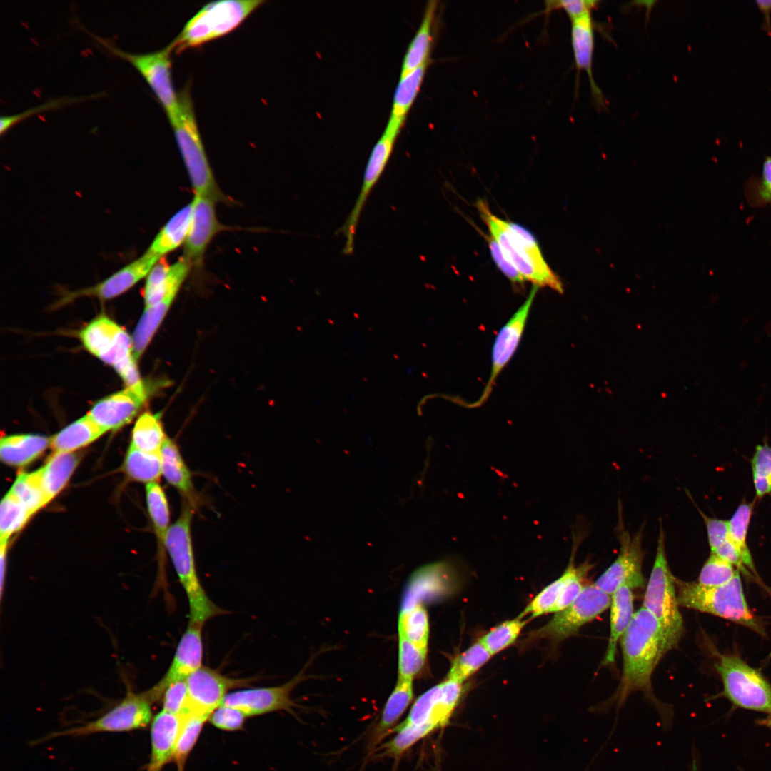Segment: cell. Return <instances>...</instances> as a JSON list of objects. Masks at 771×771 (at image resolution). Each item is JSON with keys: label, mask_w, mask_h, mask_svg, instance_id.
<instances>
[{"label": "cell", "mask_w": 771, "mask_h": 771, "mask_svg": "<svg viewBox=\"0 0 771 771\" xmlns=\"http://www.w3.org/2000/svg\"><path fill=\"white\" fill-rule=\"evenodd\" d=\"M161 474L166 480L181 495L183 503L194 510L201 503L196 490L191 473L184 461L177 445L166 438L160 451Z\"/></svg>", "instance_id": "obj_25"}, {"label": "cell", "mask_w": 771, "mask_h": 771, "mask_svg": "<svg viewBox=\"0 0 771 771\" xmlns=\"http://www.w3.org/2000/svg\"><path fill=\"white\" fill-rule=\"evenodd\" d=\"M427 66L428 64H424L400 76L394 94L390 116L384 131L398 136L420 89Z\"/></svg>", "instance_id": "obj_28"}, {"label": "cell", "mask_w": 771, "mask_h": 771, "mask_svg": "<svg viewBox=\"0 0 771 771\" xmlns=\"http://www.w3.org/2000/svg\"><path fill=\"white\" fill-rule=\"evenodd\" d=\"M768 724H769L770 725H771V719H770V720H768Z\"/></svg>", "instance_id": "obj_60"}, {"label": "cell", "mask_w": 771, "mask_h": 771, "mask_svg": "<svg viewBox=\"0 0 771 771\" xmlns=\"http://www.w3.org/2000/svg\"><path fill=\"white\" fill-rule=\"evenodd\" d=\"M146 498L148 515L156 534L160 558L166 553V536L170 528L168 502L158 482L146 484Z\"/></svg>", "instance_id": "obj_34"}, {"label": "cell", "mask_w": 771, "mask_h": 771, "mask_svg": "<svg viewBox=\"0 0 771 771\" xmlns=\"http://www.w3.org/2000/svg\"><path fill=\"white\" fill-rule=\"evenodd\" d=\"M413 697V681L398 680L383 707L378 722L371 732L368 742L370 750H376L383 739L392 732L410 704Z\"/></svg>", "instance_id": "obj_26"}, {"label": "cell", "mask_w": 771, "mask_h": 771, "mask_svg": "<svg viewBox=\"0 0 771 771\" xmlns=\"http://www.w3.org/2000/svg\"><path fill=\"white\" fill-rule=\"evenodd\" d=\"M634 598L627 585L619 587L610 595V637L602 665L615 662L617 642L627 630L634 615Z\"/></svg>", "instance_id": "obj_27"}, {"label": "cell", "mask_w": 771, "mask_h": 771, "mask_svg": "<svg viewBox=\"0 0 771 771\" xmlns=\"http://www.w3.org/2000/svg\"><path fill=\"white\" fill-rule=\"evenodd\" d=\"M106 433L87 413L50 438L54 452L74 453Z\"/></svg>", "instance_id": "obj_33"}, {"label": "cell", "mask_w": 771, "mask_h": 771, "mask_svg": "<svg viewBox=\"0 0 771 771\" xmlns=\"http://www.w3.org/2000/svg\"><path fill=\"white\" fill-rule=\"evenodd\" d=\"M724 692L735 705L771 713V685L762 674L735 655H721L715 664Z\"/></svg>", "instance_id": "obj_11"}, {"label": "cell", "mask_w": 771, "mask_h": 771, "mask_svg": "<svg viewBox=\"0 0 771 771\" xmlns=\"http://www.w3.org/2000/svg\"><path fill=\"white\" fill-rule=\"evenodd\" d=\"M250 679L224 676L208 667L201 666L186 679L189 710L210 717L218 707L228 691L248 684Z\"/></svg>", "instance_id": "obj_17"}, {"label": "cell", "mask_w": 771, "mask_h": 771, "mask_svg": "<svg viewBox=\"0 0 771 771\" xmlns=\"http://www.w3.org/2000/svg\"><path fill=\"white\" fill-rule=\"evenodd\" d=\"M170 264L161 258L147 275L143 288L145 308H151L164 296L168 285Z\"/></svg>", "instance_id": "obj_49"}, {"label": "cell", "mask_w": 771, "mask_h": 771, "mask_svg": "<svg viewBox=\"0 0 771 771\" xmlns=\"http://www.w3.org/2000/svg\"><path fill=\"white\" fill-rule=\"evenodd\" d=\"M610 595L594 584L585 585L578 598L567 608L555 613L553 618L535 631L534 638L563 640L585 624L593 620L608 608Z\"/></svg>", "instance_id": "obj_12"}, {"label": "cell", "mask_w": 771, "mask_h": 771, "mask_svg": "<svg viewBox=\"0 0 771 771\" xmlns=\"http://www.w3.org/2000/svg\"><path fill=\"white\" fill-rule=\"evenodd\" d=\"M491 655L478 640L453 660L447 678L463 683L479 670Z\"/></svg>", "instance_id": "obj_43"}, {"label": "cell", "mask_w": 771, "mask_h": 771, "mask_svg": "<svg viewBox=\"0 0 771 771\" xmlns=\"http://www.w3.org/2000/svg\"><path fill=\"white\" fill-rule=\"evenodd\" d=\"M202 627L195 624L188 625L164 676L153 687L144 692L151 703L161 700L164 691L171 684L186 680L202 666Z\"/></svg>", "instance_id": "obj_18"}, {"label": "cell", "mask_w": 771, "mask_h": 771, "mask_svg": "<svg viewBox=\"0 0 771 771\" xmlns=\"http://www.w3.org/2000/svg\"><path fill=\"white\" fill-rule=\"evenodd\" d=\"M737 570L735 566L711 553L700 572L697 583L707 587L720 586L730 581Z\"/></svg>", "instance_id": "obj_50"}, {"label": "cell", "mask_w": 771, "mask_h": 771, "mask_svg": "<svg viewBox=\"0 0 771 771\" xmlns=\"http://www.w3.org/2000/svg\"><path fill=\"white\" fill-rule=\"evenodd\" d=\"M166 438L159 415L146 412L133 426L131 445L143 452L160 453Z\"/></svg>", "instance_id": "obj_36"}, {"label": "cell", "mask_w": 771, "mask_h": 771, "mask_svg": "<svg viewBox=\"0 0 771 771\" xmlns=\"http://www.w3.org/2000/svg\"><path fill=\"white\" fill-rule=\"evenodd\" d=\"M194 512L183 503L179 516L169 528L166 550L188 598V624L203 626L207 620L224 612L209 598L197 574L191 535Z\"/></svg>", "instance_id": "obj_3"}, {"label": "cell", "mask_w": 771, "mask_h": 771, "mask_svg": "<svg viewBox=\"0 0 771 771\" xmlns=\"http://www.w3.org/2000/svg\"><path fill=\"white\" fill-rule=\"evenodd\" d=\"M9 492L31 515L49 503L38 470L32 473H20Z\"/></svg>", "instance_id": "obj_40"}, {"label": "cell", "mask_w": 771, "mask_h": 771, "mask_svg": "<svg viewBox=\"0 0 771 771\" xmlns=\"http://www.w3.org/2000/svg\"><path fill=\"white\" fill-rule=\"evenodd\" d=\"M771 494V493H770Z\"/></svg>", "instance_id": "obj_61"}, {"label": "cell", "mask_w": 771, "mask_h": 771, "mask_svg": "<svg viewBox=\"0 0 771 771\" xmlns=\"http://www.w3.org/2000/svg\"><path fill=\"white\" fill-rule=\"evenodd\" d=\"M580 541L577 536L573 543V551L569 564L564 573L555 580L543 588L527 605L525 610L519 615L523 618L530 615L532 618L538 617L550 612L551 608L555 603L560 593L575 575L578 567L575 566L574 557Z\"/></svg>", "instance_id": "obj_35"}, {"label": "cell", "mask_w": 771, "mask_h": 771, "mask_svg": "<svg viewBox=\"0 0 771 771\" xmlns=\"http://www.w3.org/2000/svg\"><path fill=\"white\" fill-rule=\"evenodd\" d=\"M179 108L170 122L194 194L224 201L209 163L198 129L189 87L178 92Z\"/></svg>", "instance_id": "obj_4"}, {"label": "cell", "mask_w": 771, "mask_h": 771, "mask_svg": "<svg viewBox=\"0 0 771 771\" xmlns=\"http://www.w3.org/2000/svg\"><path fill=\"white\" fill-rule=\"evenodd\" d=\"M191 268V263L184 256L170 265L168 285L164 296L153 306L144 309L133 333V351L136 361L163 320Z\"/></svg>", "instance_id": "obj_16"}, {"label": "cell", "mask_w": 771, "mask_h": 771, "mask_svg": "<svg viewBox=\"0 0 771 771\" xmlns=\"http://www.w3.org/2000/svg\"><path fill=\"white\" fill-rule=\"evenodd\" d=\"M620 640L623 672L614 697L616 703L623 705L630 694L639 691L657 704L652 695L651 678L659 661L667 652L657 620L642 606L634 613Z\"/></svg>", "instance_id": "obj_1"}, {"label": "cell", "mask_w": 771, "mask_h": 771, "mask_svg": "<svg viewBox=\"0 0 771 771\" xmlns=\"http://www.w3.org/2000/svg\"><path fill=\"white\" fill-rule=\"evenodd\" d=\"M32 515L29 510L9 492L0 505V543L7 545L11 536L20 530Z\"/></svg>", "instance_id": "obj_42"}, {"label": "cell", "mask_w": 771, "mask_h": 771, "mask_svg": "<svg viewBox=\"0 0 771 771\" xmlns=\"http://www.w3.org/2000/svg\"><path fill=\"white\" fill-rule=\"evenodd\" d=\"M163 710L178 716L190 712L186 680H179L167 687L161 697Z\"/></svg>", "instance_id": "obj_51"}, {"label": "cell", "mask_w": 771, "mask_h": 771, "mask_svg": "<svg viewBox=\"0 0 771 771\" xmlns=\"http://www.w3.org/2000/svg\"><path fill=\"white\" fill-rule=\"evenodd\" d=\"M151 704L144 692H128L118 704L96 719L81 725L50 732L31 744L39 745L60 737H76L142 729L152 721Z\"/></svg>", "instance_id": "obj_9"}, {"label": "cell", "mask_w": 771, "mask_h": 771, "mask_svg": "<svg viewBox=\"0 0 771 771\" xmlns=\"http://www.w3.org/2000/svg\"><path fill=\"white\" fill-rule=\"evenodd\" d=\"M475 206L505 258L525 281L538 288L563 292L560 279L545 260L535 238L528 229L495 216L485 200H478Z\"/></svg>", "instance_id": "obj_2"}, {"label": "cell", "mask_w": 771, "mask_h": 771, "mask_svg": "<svg viewBox=\"0 0 771 771\" xmlns=\"http://www.w3.org/2000/svg\"><path fill=\"white\" fill-rule=\"evenodd\" d=\"M146 388L126 387L96 402L89 415L106 432L129 423L146 400Z\"/></svg>", "instance_id": "obj_21"}, {"label": "cell", "mask_w": 771, "mask_h": 771, "mask_svg": "<svg viewBox=\"0 0 771 771\" xmlns=\"http://www.w3.org/2000/svg\"><path fill=\"white\" fill-rule=\"evenodd\" d=\"M481 233L488 243L492 258L498 268L513 284L523 286L524 278L505 258L497 241L490 235Z\"/></svg>", "instance_id": "obj_55"}, {"label": "cell", "mask_w": 771, "mask_h": 771, "mask_svg": "<svg viewBox=\"0 0 771 771\" xmlns=\"http://www.w3.org/2000/svg\"><path fill=\"white\" fill-rule=\"evenodd\" d=\"M623 525L622 519L619 518L618 536L620 551L616 559L593 583L610 595L622 585H627L631 589L645 586L642 572L643 526L635 533L631 534Z\"/></svg>", "instance_id": "obj_13"}, {"label": "cell", "mask_w": 771, "mask_h": 771, "mask_svg": "<svg viewBox=\"0 0 771 771\" xmlns=\"http://www.w3.org/2000/svg\"><path fill=\"white\" fill-rule=\"evenodd\" d=\"M527 621L519 616L505 621L480 638L479 641L493 656L512 645L519 636Z\"/></svg>", "instance_id": "obj_45"}, {"label": "cell", "mask_w": 771, "mask_h": 771, "mask_svg": "<svg viewBox=\"0 0 771 771\" xmlns=\"http://www.w3.org/2000/svg\"><path fill=\"white\" fill-rule=\"evenodd\" d=\"M454 570L450 564L438 562L424 566L412 576L403 600L400 613L410 611L421 602L438 595L441 588L452 583Z\"/></svg>", "instance_id": "obj_22"}, {"label": "cell", "mask_w": 771, "mask_h": 771, "mask_svg": "<svg viewBox=\"0 0 771 771\" xmlns=\"http://www.w3.org/2000/svg\"><path fill=\"white\" fill-rule=\"evenodd\" d=\"M538 288L537 286H533L524 303L498 333L492 349L490 373L480 398L473 403L460 400V402L455 401L456 403L473 408L481 406L488 400L498 377L518 348Z\"/></svg>", "instance_id": "obj_14"}, {"label": "cell", "mask_w": 771, "mask_h": 771, "mask_svg": "<svg viewBox=\"0 0 771 771\" xmlns=\"http://www.w3.org/2000/svg\"><path fill=\"white\" fill-rule=\"evenodd\" d=\"M399 636H402L423 650L428 651L429 636L428 615L422 604L410 611L400 613L398 620Z\"/></svg>", "instance_id": "obj_41"}, {"label": "cell", "mask_w": 771, "mask_h": 771, "mask_svg": "<svg viewBox=\"0 0 771 771\" xmlns=\"http://www.w3.org/2000/svg\"><path fill=\"white\" fill-rule=\"evenodd\" d=\"M265 2L262 0H223L204 5L171 42L173 51L181 53L231 33Z\"/></svg>", "instance_id": "obj_7"}, {"label": "cell", "mask_w": 771, "mask_h": 771, "mask_svg": "<svg viewBox=\"0 0 771 771\" xmlns=\"http://www.w3.org/2000/svg\"><path fill=\"white\" fill-rule=\"evenodd\" d=\"M181 717L182 725L171 759L176 764L177 771H184L188 755L209 716L190 711Z\"/></svg>", "instance_id": "obj_39"}, {"label": "cell", "mask_w": 771, "mask_h": 771, "mask_svg": "<svg viewBox=\"0 0 771 771\" xmlns=\"http://www.w3.org/2000/svg\"><path fill=\"white\" fill-rule=\"evenodd\" d=\"M127 476L146 484L158 482L161 474L160 453H149L130 445L124 463Z\"/></svg>", "instance_id": "obj_37"}, {"label": "cell", "mask_w": 771, "mask_h": 771, "mask_svg": "<svg viewBox=\"0 0 771 771\" xmlns=\"http://www.w3.org/2000/svg\"><path fill=\"white\" fill-rule=\"evenodd\" d=\"M675 588V578L667 560L665 532L660 523L656 555L646 585L642 607L657 620L667 652L678 645L685 632Z\"/></svg>", "instance_id": "obj_6"}, {"label": "cell", "mask_w": 771, "mask_h": 771, "mask_svg": "<svg viewBox=\"0 0 771 771\" xmlns=\"http://www.w3.org/2000/svg\"><path fill=\"white\" fill-rule=\"evenodd\" d=\"M753 484L757 498L771 493V445H757L751 460Z\"/></svg>", "instance_id": "obj_47"}, {"label": "cell", "mask_w": 771, "mask_h": 771, "mask_svg": "<svg viewBox=\"0 0 771 771\" xmlns=\"http://www.w3.org/2000/svg\"><path fill=\"white\" fill-rule=\"evenodd\" d=\"M440 688V684H438L420 695L412 705L405 720L400 724L423 727L430 734L435 731V728L430 723V719Z\"/></svg>", "instance_id": "obj_46"}, {"label": "cell", "mask_w": 771, "mask_h": 771, "mask_svg": "<svg viewBox=\"0 0 771 771\" xmlns=\"http://www.w3.org/2000/svg\"><path fill=\"white\" fill-rule=\"evenodd\" d=\"M593 567L588 561L580 565L572 578L569 580L550 613H558L570 605L580 594L584 588L583 579Z\"/></svg>", "instance_id": "obj_52"}, {"label": "cell", "mask_w": 771, "mask_h": 771, "mask_svg": "<svg viewBox=\"0 0 771 771\" xmlns=\"http://www.w3.org/2000/svg\"><path fill=\"white\" fill-rule=\"evenodd\" d=\"M162 258L148 251L120 268L107 278L96 285L72 292L62 298L67 303L76 298L94 297L102 301L109 300L125 293L141 279L146 277L154 265Z\"/></svg>", "instance_id": "obj_20"}, {"label": "cell", "mask_w": 771, "mask_h": 771, "mask_svg": "<svg viewBox=\"0 0 771 771\" xmlns=\"http://www.w3.org/2000/svg\"><path fill=\"white\" fill-rule=\"evenodd\" d=\"M594 37V21L591 14L571 21V44L576 69L587 73L594 105L600 111L606 109V102L593 74Z\"/></svg>", "instance_id": "obj_23"}, {"label": "cell", "mask_w": 771, "mask_h": 771, "mask_svg": "<svg viewBox=\"0 0 771 771\" xmlns=\"http://www.w3.org/2000/svg\"><path fill=\"white\" fill-rule=\"evenodd\" d=\"M182 717L161 710L151 722V752L146 771H162L171 762Z\"/></svg>", "instance_id": "obj_24"}, {"label": "cell", "mask_w": 771, "mask_h": 771, "mask_svg": "<svg viewBox=\"0 0 771 771\" xmlns=\"http://www.w3.org/2000/svg\"><path fill=\"white\" fill-rule=\"evenodd\" d=\"M675 585L680 606L733 621L760 635L765 633L761 623L747 605L738 570L730 581L720 586L707 587L676 578Z\"/></svg>", "instance_id": "obj_5"}, {"label": "cell", "mask_w": 771, "mask_h": 771, "mask_svg": "<svg viewBox=\"0 0 771 771\" xmlns=\"http://www.w3.org/2000/svg\"><path fill=\"white\" fill-rule=\"evenodd\" d=\"M440 688L434 705L430 722L438 730L448 723L463 692V683L446 678L440 683Z\"/></svg>", "instance_id": "obj_44"}, {"label": "cell", "mask_w": 771, "mask_h": 771, "mask_svg": "<svg viewBox=\"0 0 771 771\" xmlns=\"http://www.w3.org/2000/svg\"><path fill=\"white\" fill-rule=\"evenodd\" d=\"M94 38L109 52L136 69L152 89L171 122L179 108L178 92L176 91L172 79L171 54L174 51L171 43L154 52L132 54L119 49L106 39L99 36Z\"/></svg>", "instance_id": "obj_10"}, {"label": "cell", "mask_w": 771, "mask_h": 771, "mask_svg": "<svg viewBox=\"0 0 771 771\" xmlns=\"http://www.w3.org/2000/svg\"><path fill=\"white\" fill-rule=\"evenodd\" d=\"M191 202L178 211L159 230L147 251L160 258L184 244L189 230Z\"/></svg>", "instance_id": "obj_31"}, {"label": "cell", "mask_w": 771, "mask_h": 771, "mask_svg": "<svg viewBox=\"0 0 771 771\" xmlns=\"http://www.w3.org/2000/svg\"><path fill=\"white\" fill-rule=\"evenodd\" d=\"M757 6L764 16L763 24L761 26L768 35H771V0H757Z\"/></svg>", "instance_id": "obj_59"}, {"label": "cell", "mask_w": 771, "mask_h": 771, "mask_svg": "<svg viewBox=\"0 0 771 771\" xmlns=\"http://www.w3.org/2000/svg\"><path fill=\"white\" fill-rule=\"evenodd\" d=\"M79 461V457L74 453L54 452L38 470L49 502L66 486Z\"/></svg>", "instance_id": "obj_32"}, {"label": "cell", "mask_w": 771, "mask_h": 771, "mask_svg": "<svg viewBox=\"0 0 771 771\" xmlns=\"http://www.w3.org/2000/svg\"><path fill=\"white\" fill-rule=\"evenodd\" d=\"M70 100L72 101L74 99H60L52 100L49 102H46V104H41L40 106L35 107L34 109L25 111L21 114L11 116H3L1 117L0 119V133L1 135H2L3 133H6L14 124H16L23 119L34 114V113H38L51 108H56L61 106L62 105L67 104Z\"/></svg>", "instance_id": "obj_57"}, {"label": "cell", "mask_w": 771, "mask_h": 771, "mask_svg": "<svg viewBox=\"0 0 771 771\" xmlns=\"http://www.w3.org/2000/svg\"><path fill=\"white\" fill-rule=\"evenodd\" d=\"M303 675L302 671L280 686L256 687L228 692L221 705L236 708L246 717L279 710L293 712L295 704L291 700V694L302 680Z\"/></svg>", "instance_id": "obj_15"}, {"label": "cell", "mask_w": 771, "mask_h": 771, "mask_svg": "<svg viewBox=\"0 0 771 771\" xmlns=\"http://www.w3.org/2000/svg\"><path fill=\"white\" fill-rule=\"evenodd\" d=\"M702 517L707 533L709 546L712 553L720 545L730 539L728 521L710 518L698 509Z\"/></svg>", "instance_id": "obj_56"}, {"label": "cell", "mask_w": 771, "mask_h": 771, "mask_svg": "<svg viewBox=\"0 0 771 771\" xmlns=\"http://www.w3.org/2000/svg\"><path fill=\"white\" fill-rule=\"evenodd\" d=\"M50 445L47 437L21 434L4 436L0 442L1 460L12 467L29 465L40 456Z\"/></svg>", "instance_id": "obj_29"}, {"label": "cell", "mask_w": 771, "mask_h": 771, "mask_svg": "<svg viewBox=\"0 0 771 771\" xmlns=\"http://www.w3.org/2000/svg\"><path fill=\"white\" fill-rule=\"evenodd\" d=\"M437 7V1H430L428 3L420 25L405 53L400 76L424 64H428L429 54L433 41V27Z\"/></svg>", "instance_id": "obj_30"}, {"label": "cell", "mask_w": 771, "mask_h": 771, "mask_svg": "<svg viewBox=\"0 0 771 771\" xmlns=\"http://www.w3.org/2000/svg\"><path fill=\"white\" fill-rule=\"evenodd\" d=\"M754 504V502H742L728 521L730 538L739 551L744 566L753 577L757 576V572L747 545V535Z\"/></svg>", "instance_id": "obj_38"}, {"label": "cell", "mask_w": 771, "mask_h": 771, "mask_svg": "<svg viewBox=\"0 0 771 771\" xmlns=\"http://www.w3.org/2000/svg\"><path fill=\"white\" fill-rule=\"evenodd\" d=\"M216 201L194 194L191 201L192 213L186 240L184 243V256L193 266H199L213 238L221 231L223 226L217 218Z\"/></svg>", "instance_id": "obj_19"}, {"label": "cell", "mask_w": 771, "mask_h": 771, "mask_svg": "<svg viewBox=\"0 0 771 771\" xmlns=\"http://www.w3.org/2000/svg\"><path fill=\"white\" fill-rule=\"evenodd\" d=\"M426 655L427 651L399 636L398 680L413 681L422 670Z\"/></svg>", "instance_id": "obj_48"}, {"label": "cell", "mask_w": 771, "mask_h": 771, "mask_svg": "<svg viewBox=\"0 0 771 771\" xmlns=\"http://www.w3.org/2000/svg\"><path fill=\"white\" fill-rule=\"evenodd\" d=\"M755 198L760 204L771 203V156H766L762 173L755 188Z\"/></svg>", "instance_id": "obj_58"}, {"label": "cell", "mask_w": 771, "mask_h": 771, "mask_svg": "<svg viewBox=\"0 0 771 771\" xmlns=\"http://www.w3.org/2000/svg\"><path fill=\"white\" fill-rule=\"evenodd\" d=\"M79 337L89 352L115 369L126 387L146 388L133 356L132 337L121 326L100 315L79 331Z\"/></svg>", "instance_id": "obj_8"}, {"label": "cell", "mask_w": 771, "mask_h": 771, "mask_svg": "<svg viewBox=\"0 0 771 771\" xmlns=\"http://www.w3.org/2000/svg\"><path fill=\"white\" fill-rule=\"evenodd\" d=\"M599 4V1L590 0L550 1H546L545 11L561 9L566 12L570 21H573L591 14Z\"/></svg>", "instance_id": "obj_54"}, {"label": "cell", "mask_w": 771, "mask_h": 771, "mask_svg": "<svg viewBox=\"0 0 771 771\" xmlns=\"http://www.w3.org/2000/svg\"><path fill=\"white\" fill-rule=\"evenodd\" d=\"M246 716L239 710L220 705L210 715L209 722L216 727L225 731H236L242 728Z\"/></svg>", "instance_id": "obj_53"}]
</instances>
